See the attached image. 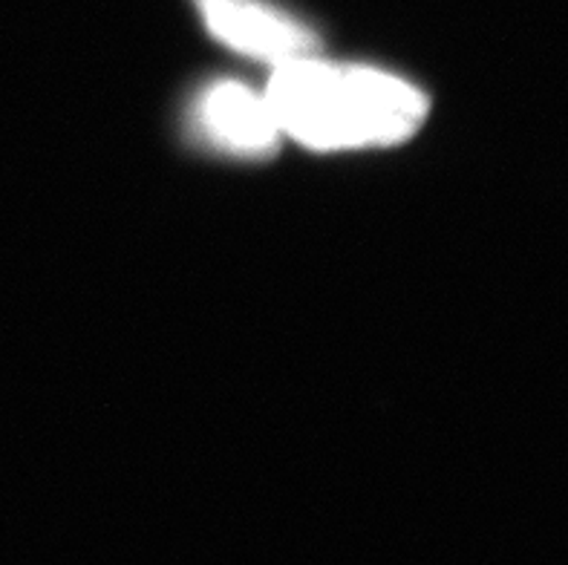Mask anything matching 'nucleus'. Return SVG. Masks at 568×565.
Returning a JSON list of instances; mask_svg holds the SVG:
<instances>
[{
    "label": "nucleus",
    "instance_id": "obj_3",
    "mask_svg": "<svg viewBox=\"0 0 568 565\" xmlns=\"http://www.w3.org/2000/svg\"><path fill=\"white\" fill-rule=\"evenodd\" d=\"M194 122L202 137L231 157H268L281 142V128L266 95L240 81H214L205 87L194 104Z\"/></svg>",
    "mask_w": 568,
    "mask_h": 565
},
{
    "label": "nucleus",
    "instance_id": "obj_2",
    "mask_svg": "<svg viewBox=\"0 0 568 565\" xmlns=\"http://www.w3.org/2000/svg\"><path fill=\"white\" fill-rule=\"evenodd\" d=\"M209 36L237 56L283 67L317 56L321 38L277 0H191Z\"/></svg>",
    "mask_w": 568,
    "mask_h": 565
},
{
    "label": "nucleus",
    "instance_id": "obj_1",
    "mask_svg": "<svg viewBox=\"0 0 568 565\" xmlns=\"http://www.w3.org/2000/svg\"><path fill=\"white\" fill-rule=\"evenodd\" d=\"M266 101L281 133L321 153L404 142L430 108L416 84L393 72L329 64L317 56L277 67Z\"/></svg>",
    "mask_w": 568,
    "mask_h": 565
}]
</instances>
